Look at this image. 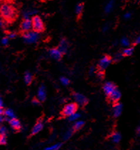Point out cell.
Wrapping results in <instances>:
<instances>
[{"instance_id":"cell-1","label":"cell","mask_w":140,"mask_h":150,"mask_svg":"<svg viewBox=\"0 0 140 150\" xmlns=\"http://www.w3.org/2000/svg\"><path fill=\"white\" fill-rule=\"evenodd\" d=\"M0 16L7 23H11L17 17L16 9L9 3H2L0 5Z\"/></svg>"},{"instance_id":"cell-2","label":"cell","mask_w":140,"mask_h":150,"mask_svg":"<svg viewBox=\"0 0 140 150\" xmlns=\"http://www.w3.org/2000/svg\"><path fill=\"white\" fill-rule=\"evenodd\" d=\"M32 21V29L34 31L37 32V33H41L43 32L45 29V25L43 21L42 18L38 15H35L32 17L31 18Z\"/></svg>"},{"instance_id":"cell-3","label":"cell","mask_w":140,"mask_h":150,"mask_svg":"<svg viewBox=\"0 0 140 150\" xmlns=\"http://www.w3.org/2000/svg\"><path fill=\"white\" fill-rule=\"evenodd\" d=\"M39 39V33L34 31L26 32L23 35V40L27 44H34L36 43Z\"/></svg>"},{"instance_id":"cell-4","label":"cell","mask_w":140,"mask_h":150,"mask_svg":"<svg viewBox=\"0 0 140 150\" xmlns=\"http://www.w3.org/2000/svg\"><path fill=\"white\" fill-rule=\"evenodd\" d=\"M112 62V59L107 55H105L100 59L98 62V69L100 71H104L106 69L107 67Z\"/></svg>"},{"instance_id":"cell-5","label":"cell","mask_w":140,"mask_h":150,"mask_svg":"<svg viewBox=\"0 0 140 150\" xmlns=\"http://www.w3.org/2000/svg\"><path fill=\"white\" fill-rule=\"evenodd\" d=\"M77 110V105L74 103H68V104L66 105V106L64 107L63 109V114L65 116H69L71 114L76 112Z\"/></svg>"},{"instance_id":"cell-6","label":"cell","mask_w":140,"mask_h":150,"mask_svg":"<svg viewBox=\"0 0 140 150\" xmlns=\"http://www.w3.org/2000/svg\"><path fill=\"white\" fill-rule=\"evenodd\" d=\"M20 29L24 33L30 31L32 29L31 19V18H25V19H23V21L21 23V25H20Z\"/></svg>"},{"instance_id":"cell-7","label":"cell","mask_w":140,"mask_h":150,"mask_svg":"<svg viewBox=\"0 0 140 150\" xmlns=\"http://www.w3.org/2000/svg\"><path fill=\"white\" fill-rule=\"evenodd\" d=\"M73 98L76 103L80 105H84L88 103V99L86 97L80 93H75L73 94Z\"/></svg>"},{"instance_id":"cell-8","label":"cell","mask_w":140,"mask_h":150,"mask_svg":"<svg viewBox=\"0 0 140 150\" xmlns=\"http://www.w3.org/2000/svg\"><path fill=\"white\" fill-rule=\"evenodd\" d=\"M49 54L51 58L56 59V60H60L62 57V53L58 48H51L49 50Z\"/></svg>"},{"instance_id":"cell-9","label":"cell","mask_w":140,"mask_h":150,"mask_svg":"<svg viewBox=\"0 0 140 150\" xmlns=\"http://www.w3.org/2000/svg\"><path fill=\"white\" fill-rule=\"evenodd\" d=\"M116 88H116L115 85L113 83L110 82V81H107V82L105 83L103 86L104 92H105V94L107 95V96H109V95H110L114 90H115Z\"/></svg>"},{"instance_id":"cell-10","label":"cell","mask_w":140,"mask_h":150,"mask_svg":"<svg viewBox=\"0 0 140 150\" xmlns=\"http://www.w3.org/2000/svg\"><path fill=\"white\" fill-rule=\"evenodd\" d=\"M37 97L40 101H43L46 98V90L45 86L44 85H41L39 88L38 92H37Z\"/></svg>"},{"instance_id":"cell-11","label":"cell","mask_w":140,"mask_h":150,"mask_svg":"<svg viewBox=\"0 0 140 150\" xmlns=\"http://www.w3.org/2000/svg\"><path fill=\"white\" fill-rule=\"evenodd\" d=\"M58 49L61 51L62 54H66L68 50V42L66 39H62L59 42V45Z\"/></svg>"},{"instance_id":"cell-12","label":"cell","mask_w":140,"mask_h":150,"mask_svg":"<svg viewBox=\"0 0 140 150\" xmlns=\"http://www.w3.org/2000/svg\"><path fill=\"white\" fill-rule=\"evenodd\" d=\"M38 13V11L35 8H29V9L25 10L23 11L22 13V16H23V18H30L31 17H33L35 15H36V13Z\"/></svg>"},{"instance_id":"cell-13","label":"cell","mask_w":140,"mask_h":150,"mask_svg":"<svg viewBox=\"0 0 140 150\" xmlns=\"http://www.w3.org/2000/svg\"><path fill=\"white\" fill-rule=\"evenodd\" d=\"M108 96L112 101H118L121 98V92L119 91L117 88H116V89L114 90Z\"/></svg>"},{"instance_id":"cell-14","label":"cell","mask_w":140,"mask_h":150,"mask_svg":"<svg viewBox=\"0 0 140 150\" xmlns=\"http://www.w3.org/2000/svg\"><path fill=\"white\" fill-rule=\"evenodd\" d=\"M122 105L119 103H115L113 107V110H112V112H113L114 116L115 117H119V115L122 114Z\"/></svg>"},{"instance_id":"cell-15","label":"cell","mask_w":140,"mask_h":150,"mask_svg":"<svg viewBox=\"0 0 140 150\" xmlns=\"http://www.w3.org/2000/svg\"><path fill=\"white\" fill-rule=\"evenodd\" d=\"M43 128H44V122H43L41 120H39L36 123V125H34L33 128H32L31 134H36L39 133L40 131L42 130Z\"/></svg>"},{"instance_id":"cell-16","label":"cell","mask_w":140,"mask_h":150,"mask_svg":"<svg viewBox=\"0 0 140 150\" xmlns=\"http://www.w3.org/2000/svg\"><path fill=\"white\" fill-rule=\"evenodd\" d=\"M9 123L10 126L14 129H19L21 127V122H19V120L15 118V117L12 119H9Z\"/></svg>"},{"instance_id":"cell-17","label":"cell","mask_w":140,"mask_h":150,"mask_svg":"<svg viewBox=\"0 0 140 150\" xmlns=\"http://www.w3.org/2000/svg\"><path fill=\"white\" fill-rule=\"evenodd\" d=\"M114 6H115V1H114V0H110L105 6V13L106 14H108V13L112 12L114 8Z\"/></svg>"},{"instance_id":"cell-18","label":"cell","mask_w":140,"mask_h":150,"mask_svg":"<svg viewBox=\"0 0 140 150\" xmlns=\"http://www.w3.org/2000/svg\"><path fill=\"white\" fill-rule=\"evenodd\" d=\"M83 9H84V4L83 3H79L76 6V8H75V11H76V15L78 17H80L82 15L83 12Z\"/></svg>"},{"instance_id":"cell-19","label":"cell","mask_w":140,"mask_h":150,"mask_svg":"<svg viewBox=\"0 0 140 150\" xmlns=\"http://www.w3.org/2000/svg\"><path fill=\"white\" fill-rule=\"evenodd\" d=\"M121 138H122V136H121L120 133L118 132H114L112 134V136H111V139H112V141L114 143H118L120 142Z\"/></svg>"},{"instance_id":"cell-20","label":"cell","mask_w":140,"mask_h":150,"mask_svg":"<svg viewBox=\"0 0 140 150\" xmlns=\"http://www.w3.org/2000/svg\"><path fill=\"white\" fill-rule=\"evenodd\" d=\"M4 115L6 116L7 118L9 120V119H12L15 117V113L14 112L13 110L10 108H7L6 110H5L4 111Z\"/></svg>"},{"instance_id":"cell-21","label":"cell","mask_w":140,"mask_h":150,"mask_svg":"<svg viewBox=\"0 0 140 150\" xmlns=\"http://www.w3.org/2000/svg\"><path fill=\"white\" fill-rule=\"evenodd\" d=\"M24 79L25 83L26 84H30L31 83L32 80H33V75L31 72H29V71H26V72L24 74Z\"/></svg>"},{"instance_id":"cell-22","label":"cell","mask_w":140,"mask_h":150,"mask_svg":"<svg viewBox=\"0 0 140 150\" xmlns=\"http://www.w3.org/2000/svg\"><path fill=\"white\" fill-rule=\"evenodd\" d=\"M133 52H134V48L131 47H127V48H125L122 52V54L124 56H127V57H129V56L132 55Z\"/></svg>"},{"instance_id":"cell-23","label":"cell","mask_w":140,"mask_h":150,"mask_svg":"<svg viewBox=\"0 0 140 150\" xmlns=\"http://www.w3.org/2000/svg\"><path fill=\"white\" fill-rule=\"evenodd\" d=\"M84 125V122L82 120H78L73 125V129L74 130H78V129H81Z\"/></svg>"},{"instance_id":"cell-24","label":"cell","mask_w":140,"mask_h":150,"mask_svg":"<svg viewBox=\"0 0 140 150\" xmlns=\"http://www.w3.org/2000/svg\"><path fill=\"white\" fill-rule=\"evenodd\" d=\"M80 116H81V115H80V114L78 113L77 112H76L68 116V120H69L70 121H71V122H73V121H77L78 120V118H79Z\"/></svg>"},{"instance_id":"cell-25","label":"cell","mask_w":140,"mask_h":150,"mask_svg":"<svg viewBox=\"0 0 140 150\" xmlns=\"http://www.w3.org/2000/svg\"><path fill=\"white\" fill-rule=\"evenodd\" d=\"M120 42H121V45L123 46V47H129V45H130V41H129V40L127 38H125V37L122 38L121 39Z\"/></svg>"},{"instance_id":"cell-26","label":"cell","mask_w":140,"mask_h":150,"mask_svg":"<svg viewBox=\"0 0 140 150\" xmlns=\"http://www.w3.org/2000/svg\"><path fill=\"white\" fill-rule=\"evenodd\" d=\"M61 147V143H57V144H54V145L46 147L44 150H59L60 148Z\"/></svg>"},{"instance_id":"cell-27","label":"cell","mask_w":140,"mask_h":150,"mask_svg":"<svg viewBox=\"0 0 140 150\" xmlns=\"http://www.w3.org/2000/svg\"><path fill=\"white\" fill-rule=\"evenodd\" d=\"M72 134H73V130H71V129H68V130L66 131L64 134V140H67V139H70V137L72 136Z\"/></svg>"},{"instance_id":"cell-28","label":"cell","mask_w":140,"mask_h":150,"mask_svg":"<svg viewBox=\"0 0 140 150\" xmlns=\"http://www.w3.org/2000/svg\"><path fill=\"white\" fill-rule=\"evenodd\" d=\"M7 134V129L5 126L0 125V136H6Z\"/></svg>"},{"instance_id":"cell-29","label":"cell","mask_w":140,"mask_h":150,"mask_svg":"<svg viewBox=\"0 0 140 150\" xmlns=\"http://www.w3.org/2000/svg\"><path fill=\"white\" fill-rule=\"evenodd\" d=\"M60 81H61V83H62L63 85H64V86H67L70 83V80L68 79L67 77H64V76H63V77H61V79H60Z\"/></svg>"},{"instance_id":"cell-30","label":"cell","mask_w":140,"mask_h":150,"mask_svg":"<svg viewBox=\"0 0 140 150\" xmlns=\"http://www.w3.org/2000/svg\"><path fill=\"white\" fill-rule=\"evenodd\" d=\"M9 38L8 37H4V38H3L1 39V45H4V46L8 45V44H9Z\"/></svg>"},{"instance_id":"cell-31","label":"cell","mask_w":140,"mask_h":150,"mask_svg":"<svg viewBox=\"0 0 140 150\" xmlns=\"http://www.w3.org/2000/svg\"><path fill=\"white\" fill-rule=\"evenodd\" d=\"M6 144V136H0V145Z\"/></svg>"},{"instance_id":"cell-32","label":"cell","mask_w":140,"mask_h":150,"mask_svg":"<svg viewBox=\"0 0 140 150\" xmlns=\"http://www.w3.org/2000/svg\"><path fill=\"white\" fill-rule=\"evenodd\" d=\"M3 107H4V103H3V100L1 99V96H0V114L4 113V109H3Z\"/></svg>"},{"instance_id":"cell-33","label":"cell","mask_w":140,"mask_h":150,"mask_svg":"<svg viewBox=\"0 0 140 150\" xmlns=\"http://www.w3.org/2000/svg\"><path fill=\"white\" fill-rule=\"evenodd\" d=\"M122 56H123V54H122V53H117L116 54V55L115 56V61H119L120 60L121 58L122 57Z\"/></svg>"},{"instance_id":"cell-34","label":"cell","mask_w":140,"mask_h":150,"mask_svg":"<svg viewBox=\"0 0 140 150\" xmlns=\"http://www.w3.org/2000/svg\"><path fill=\"white\" fill-rule=\"evenodd\" d=\"M131 17H132V13H131L130 12H127L124 14V18L126 20L129 19Z\"/></svg>"},{"instance_id":"cell-35","label":"cell","mask_w":140,"mask_h":150,"mask_svg":"<svg viewBox=\"0 0 140 150\" xmlns=\"http://www.w3.org/2000/svg\"><path fill=\"white\" fill-rule=\"evenodd\" d=\"M16 33H13V32H11V33H9L8 34V38L10 39L14 38H16Z\"/></svg>"},{"instance_id":"cell-36","label":"cell","mask_w":140,"mask_h":150,"mask_svg":"<svg viewBox=\"0 0 140 150\" xmlns=\"http://www.w3.org/2000/svg\"><path fill=\"white\" fill-rule=\"evenodd\" d=\"M39 103H40V100L39 99H34L33 101H32V103L34 105H39Z\"/></svg>"},{"instance_id":"cell-37","label":"cell","mask_w":140,"mask_h":150,"mask_svg":"<svg viewBox=\"0 0 140 150\" xmlns=\"http://www.w3.org/2000/svg\"><path fill=\"white\" fill-rule=\"evenodd\" d=\"M108 30H109V25H105V26L103 27V28H102L103 32H107Z\"/></svg>"},{"instance_id":"cell-38","label":"cell","mask_w":140,"mask_h":150,"mask_svg":"<svg viewBox=\"0 0 140 150\" xmlns=\"http://www.w3.org/2000/svg\"><path fill=\"white\" fill-rule=\"evenodd\" d=\"M94 71H95V67H90V69H89V73H90V74H93Z\"/></svg>"},{"instance_id":"cell-39","label":"cell","mask_w":140,"mask_h":150,"mask_svg":"<svg viewBox=\"0 0 140 150\" xmlns=\"http://www.w3.org/2000/svg\"><path fill=\"white\" fill-rule=\"evenodd\" d=\"M135 44H140V35L136 38Z\"/></svg>"},{"instance_id":"cell-40","label":"cell","mask_w":140,"mask_h":150,"mask_svg":"<svg viewBox=\"0 0 140 150\" xmlns=\"http://www.w3.org/2000/svg\"><path fill=\"white\" fill-rule=\"evenodd\" d=\"M3 120H4V117L2 116V114H0V125L2 123Z\"/></svg>"},{"instance_id":"cell-41","label":"cell","mask_w":140,"mask_h":150,"mask_svg":"<svg viewBox=\"0 0 140 150\" xmlns=\"http://www.w3.org/2000/svg\"><path fill=\"white\" fill-rule=\"evenodd\" d=\"M136 131H137V133L140 135V126L138 127V128H137V129H136Z\"/></svg>"},{"instance_id":"cell-42","label":"cell","mask_w":140,"mask_h":150,"mask_svg":"<svg viewBox=\"0 0 140 150\" xmlns=\"http://www.w3.org/2000/svg\"><path fill=\"white\" fill-rule=\"evenodd\" d=\"M1 24H2V21H1V18H0V26H1Z\"/></svg>"},{"instance_id":"cell-43","label":"cell","mask_w":140,"mask_h":150,"mask_svg":"<svg viewBox=\"0 0 140 150\" xmlns=\"http://www.w3.org/2000/svg\"><path fill=\"white\" fill-rule=\"evenodd\" d=\"M42 1H49V0H42Z\"/></svg>"},{"instance_id":"cell-44","label":"cell","mask_w":140,"mask_h":150,"mask_svg":"<svg viewBox=\"0 0 140 150\" xmlns=\"http://www.w3.org/2000/svg\"><path fill=\"white\" fill-rule=\"evenodd\" d=\"M4 1V0H0V1Z\"/></svg>"},{"instance_id":"cell-45","label":"cell","mask_w":140,"mask_h":150,"mask_svg":"<svg viewBox=\"0 0 140 150\" xmlns=\"http://www.w3.org/2000/svg\"><path fill=\"white\" fill-rule=\"evenodd\" d=\"M137 1H140V0H137Z\"/></svg>"}]
</instances>
